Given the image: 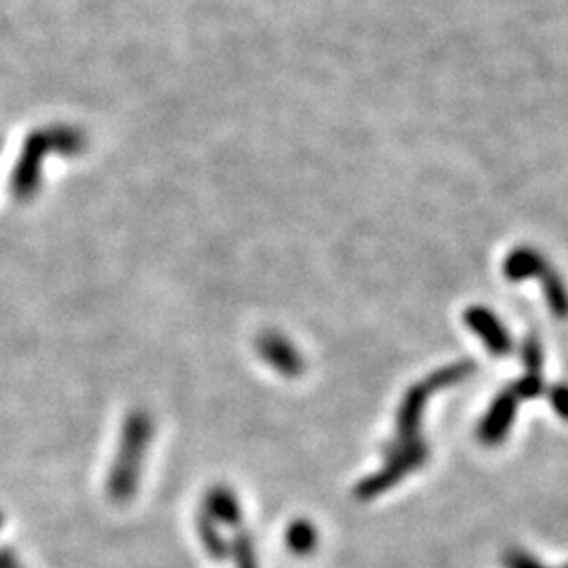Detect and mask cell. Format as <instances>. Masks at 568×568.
Instances as JSON below:
<instances>
[{
    "label": "cell",
    "mask_w": 568,
    "mask_h": 568,
    "mask_svg": "<svg viewBox=\"0 0 568 568\" xmlns=\"http://www.w3.org/2000/svg\"><path fill=\"white\" fill-rule=\"evenodd\" d=\"M152 434L155 423L146 410H133L126 417L114 468L108 476V495L114 504H126L135 495Z\"/></svg>",
    "instance_id": "6da1fadb"
},
{
    "label": "cell",
    "mask_w": 568,
    "mask_h": 568,
    "mask_svg": "<svg viewBox=\"0 0 568 568\" xmlns=\"http://www.w3.org/2000/svg\"><path fill=\"white\" fill-rule=\"evenodd\" d=\"M473 371H476V365L472 360H466V362H459V365H453L448 369H442L441 373L432 375V378L417 383L405 403L400 405V412H398V432H396V444L398 446H407L410 442L419 441L417 439V425H419V419H421V412L423 407L428 403V396L436 390H441L444 385H450V383H457L461 379L470 378ZM398 446H390V448H398ZM387 448V450H390Z\"/></svg>",
    "instance_id": "7a4b0ae2"
},
{
    "label": "cell",
    "mask_w": 568,
    "mask_h": 568,
    "mask_svg": "<svg viewBox=\"0 0 568 568\" xmlns=\"http://www.w3.org/2000/svg\"><path fill=\"white\" fill-rule=\"evenodd\" d=\"M387 455H390L387 466H385L381 472L371 476L369 480H365V482L358 486L356 495H358L360 499H371L373 495L383 493V491H387L392 484H396L403 476H407V473L412 472V470L421 468V466L425 464L430 450H428L425 442L415 441L407 444V446L390 448Z\"/></svg>",
    "instance_id": "3957f363"
},
{
    "label": "cell",
    "mask_w": 568,
    "mask_h": 568,
    "mask_svg": "<svg viewBox=\"0 0 568 568\" xmlns=\"http://www.w3.org/2000/svg\"><path fill=\"white\" fill-rule=\"evenodd\" d=\"M259 356L286 378H297L304 371V358L299 349L279 333H266L257 339Z\"/></svg>",
    "instance_id": "277c9868"
},
{
    "label": "cell",
    "mask_w": 568,
    "mask_h": 568,
    "mask_svg": "<svg viewBox=\"0 0 568 568\" xmlns=\"http://www.w3.org/2000/svg\"><path fill=\"white\" fill-rule=\"evenodd\" d=\"M466 322L470 324V329L478 337H482V342L486 344L491 354L504 356L511 349V339H509L504 324L486 308H470L466 314Z\"/></svg>",
    "instance_id": "5b68a950"
},
{
    "label": "cell",
    "mask_w": 568,
    "mask_h": 568,
    "mask_svg": "<svg viewBox=\"0 0 568 568\" xmlns=\"http://www.w3.org/2000/svg\"><path fill=\"white\" fill-rule=\"evenodd\" d=\"M516 405H518V396L511 390L504 392L486 412V417L480 425V439L486 444H497V442L504 441L505 434L509 432V425L516 417Z\"/></svg>",
    "instance_id": "8992f818"
},
{
    "label": "cell",
    "mask_w": 568,
    "mask_h": 568,
    "mask_svg": "<svg viewBox=\"0 0 568 568\" xmlns=\"http://www.w3.org/2000/svg\"><path fill=\"white\" fill-rule=\"evenodd\" d=\"M205 514L211 520H220L223 524L234 527L240 520V505L230 489L218 486V489L209 491V495H207Z\"/></svg>",
    "instance_id": "52a82bcc"
},
{
    "label": "cell",
    "mask_w": 568,
    "mask_h": 568,
    "mask_svg": "<svg viewBox=\"0 0 568 568\" xmlns=\"http://www.w3.org/2000/svg\"><path fill=\"white\" fill-rule=\"evenodd\" d=\"M545 268V261L533 249H518L511 252L505 261V274L509 281H524L531 276H539Z\"/></svg>",
    "instance_id": "ba28073f"
},
{
    "label": "cell",
    "mask_w": 568,
    "mask_h": 568,
    "mask_svg": "<svg viewBox=\"0 0 568 568\" xmlns=\"http://www.w3.org/2000/svg\"><path fill=\"white\" fill-rule=\"evenodd\" d=\"M543 276V283H545V297H547V304L552 308V312L558 316V318H567L568 316V291L563 279L550 268L545 266L543 272L539 274Z\"/></svg>",
    "instance_id": "9c48e42d"
},
{
    "label": "cell",
    "mask_w": 568,
    "mask_h": 568,
    "mask_svg": "<svg viewBox=\"0 0 568 568\" xmlns=\"http://www.w3.org/2000/svg\"><path fill=\"white\" fill-rule=\"evenodd\" d=\"M286 543H288L291 552H295V554H310L316 545L314 527L304 520L291 524L288 533H286Z\"/></svg>",
    "instance_id": "30bf717a"
},
{
    "label": "cell",
    "mask_w": 568,
    "mask_h": 568,
    "mask_svg": "<svg viewBox=\"0 0 568 568\" xmlns=\"http://www.w3.org/2000/svg\"><path fill=\"white\" fill-rule=\"evenodd\" d=\"M198 529H200V539H202L207 552H209L213 558H225V556H227V545H225V541L221 539L218 529H215V520H211V518L202 511L200 518H198Z\"/></svg>",
    "instance_id": "8fae6325"
},
{
    "label": "cell",
    "mask_w": 568,
    "mask_h": 568,
    "mask_svg": "<svg viewBox=\"0 0 568 568\" xmlns=\"http://www.w3.org/2000/svg\"><path fill=\"white\" fill-rule=\"evenodd\" d=\"M234 556L238 568H257L255 552H252L251 539L247 535H238L234 539Z\"/></svg>",
    "instance_id": "7c38bea8"
},
{
    "label": "cell",
    "mask_w": 568,
    "mask_h": 568,
    "mask_svg": "<svg viewBox=\"0 0 568 568\" xmlns=\"http://www.w3.org/2000/svg\"><path fill=\"white\" fill-rule=\"evenodd\" d=\"M511 392H514L518 398H535L536 394L543 392V383H541L539 373L524 375V378L520 379V381L511 387Z\"/></svg>",
    "instance_id": "4fadbf2b"
},
{
    "label": "cell",
    "mask_w": 568,
    "mask_h": 568,
    "mask_svg": "<svg viewBox=\"0 0 568 568\" xmlns=\"http://www.w3.org/2000/svg\"><path fill=\"white\" fill-rule=\"evenodd\" d=\"M541 360H543V351H541L539 342H536L535 337H529L527 346H524V362L529 367V373H539Z\"/></svg>",
    "instance_id": "5bb4252c"
},
{
    "label": "cell",
    "mask_w": 568,
    "mask_h": 568,
    "mask_svg": "<svg viewBox=\"0 0 568 568\" xmlns=\"http://www.w3.org/2000/svg\"><path fill=\"white\" fill-rule=\"evenodd\" d=\"M550 400L556 412L568 421V385H556L550 392Z\"/></svg>",
    "instance_id": "9a60e30c"
},
{
    "label": "cell",
    "mask_w": 568,
    "mask_h": 568,
    "mask_svg": "<svg viewBox=\"0 0 568 568\" xmlns=\"http://www.w3.org/2000/svg\"><path fill=\"white\" fill-rule=\"evenodd\" d=\"M507 567L509 568H543L539 563H535L533 558H529L527 554L522 552H511L509 554V560H507Z\"/></svg>",
    "instance_id": "2e32d148"
},
{
    "label": "cell",
    "mask_w": 568,
    "mask_h": 568,
    "mask_svg": "<svg viewBox=\"0 0 568 568\" xmlns=\"http://www.w3.org/2000/svg\"><path fill=\"white\" fill-rule=\"evenodd\" d=\"M0 568H22L11 550H0Z\"/></svg>",
    "instance_id": "e0dca14e"
},
{
    "label": "cell",
    "mask_w": 568,
    "mask_h": 568,
    "mask_svg": "<svg viewBox=\"0 0 568 568\" xmlns=\"http://www.w3.org/2000/svg\"><path fill=\"white\" fill-rule=\"evenodd\" d=\"M0 524H2V516H0Z\"/></svg>",
    "instance_id": "ac0fdd59"
}]
</instances>
